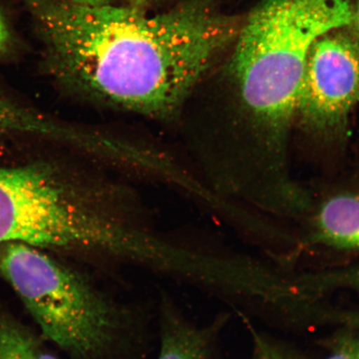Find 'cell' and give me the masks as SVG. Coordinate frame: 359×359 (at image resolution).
<instances>
[{
  "label": "cell",
  "mask_w": 359,
  "mask_h": 359,
  "mask_svg": "<svg viewBox=\"0 0 359 359\" xmlns=\"http://www.w3.org/2000/svg\"><path fill=\"white\" fill-rule=\"evenodd\" d=\"M55 73L83 95L152 118L178 114L241 27L208 0L138 8L27 0Z\"/></svg>",
  "instance_id": "obj_1"
},
{
  "label": "cell",
  "mask_w": 359,
  "mask_h": 359,
  "mask_svg": "<svg viewBox=\"0 0 359 359\" xmlns=\"http://www.w3.org/2000/svg\"><path fill=\"white\" fill-rule=\"evenodd\" d=\"M0 277L45 339L71 359H125L129 313L74 269L32 245H0Z\"/></svg>",
  "instance_id": "obj_2"
},
{
  "label": "cell",
  "mask_w": 359,
  "mask_h": 359,
  "mask_svg": "<svg viewBox=\"0 0 359 359\" xmlns=\"http://www.w3.org/2000/svg\"><path fill=\"white\" fill-rule=\"evenodd\" d=\"M122 234L118 222L47 167L0 168V245L109 254Z\"/></svg>",
  "instance_id": "obj_3"
},
{
  "label": "cell",
  "mask_w": 359,
  "mask_h": 359,
  "mask_svg": "<svg viewBox=\"0 0 359 359\" xmlns=\"http://www.w3.org/2000/svg\"><path fill=\"white\" fill-rule=\"evenodd\" d=\"M346 28L323 34L309 52L297 116L314 132L344 129L359 102V41Z\"/></svg>",
  "instance_id": "obj_4"
},
{
  "label": "cell",
  "mask_w": 359,
  "mask_h": 359,
  "mask_svg": "<svg viewBox=\"0 0 359 359\" xmlns=\"http://www.w3.org/2000/svg\"><path fill=\"white\" fill-rule=\"evenodd\" d=\"M212 335L209 329L193 325L173 308L165 305L157 359H215Z\"/></svg>",
  "instance_id": "obj_5"
},
{
  "label": "cell",
  "mask_w": 359,
  "mask_h": 359,
  "mask_svg": "<svg viewBox=\"0 0 359 359\" xmlns=\"http://www.w3.org/2000/svg\"><path fill=\"white\" fill-rule=\"evenodd\" d=\"M316 238L335 248L359 250V192L332 196L321 205Z\"/></svg>",
  "instance_id": "obj_6"
},
{
  "label": "cell",
  "mask_w": 359,
  "mask_h": 359,
  "mask_svg": "<svg viewBox=\"0 0 359 359\" xmlns=\"http://www.w3.org/2000/svg\"><path fill=\"white\" fill-rule=\"evenodd\" d=\"M12 133L65 135L39 116L0 98V137Z\"/></svg>",
  "instance_id": "obj_7"
},
{
  "label": "cell",
  "mask_w": 359,
  "mask_h": 359,
  "mask_svg": "<svg viewBox=\"0 0 359 359\" xmlns=\"http://www.w3.org/2000/svg\"><path fill=\"white\" fill-rule=\"evenodd\" d=\"M325 359H359V337L340 339Z\"/></svg>",
  "instance_id": "obj_8"
},
{
  "label": "cell",
  "mask_w": 359,
  "mask_h": 359,
  "mask_svg": "<svg viewBox=\"0 0 359 359\" xmlns=\"http://www.w3.org/2000/svg\"><path fill=\"white\" fill-rule=\"evenodd\" d=\"M254 359H290L266 344L259 341Z\"/></svg>",
  "instance_id": "obj_9"
},
{
  "label": "cell",
  "mask_w": 359,
  "mask_h": 359,
  "mask_svg": "<svg viewBox=\"0 0 359 359\" xmlns=\"http://www.w3.org/2000/svg\"><path fill=\"white\" fill-rule=\"evenodd\" d=\"M8 39H10V32H8L6 20L0 13V51L6 47Z\"/></svg>",
  "instance_id": "obj_10"
},
{
  "label": "cell",
  "mask_w": 359,
  "mask_h": 359,
  "mask_svg": "<svg viewBox=\"0 0 359 359\" xmlns=\"http://www.w3.org/2000/svg\"><path fill=\"white\" fill-rule=\"evenodd\" d=\"M69 1L74 4H82V6H102L112 4V1H114V0H69Z\"/></svg>",
  "instance_id": "obj_11"
},
{
  "label": "cell",
  "mask_w": 359,
  "mask_h": 359,
  "mask_svg": "<svg viewBox=\"0 0 359 359\" xmlns=\"http://www.w3.org/2000/svg\"><path fill=\"white\" fill-rule=\"evenodd\" d=\"M353 32L357 36L359 41V0L353 6V21L352 25Z\"/></svg>",
  "instance_id": "obj_12"
},
{
  "label": "cell",
  "mask_w": 359,
  "mask_h": 359,
  "mask_svg": "<svg viewBox=\"0 0 359 359\" xmlns=\"http://www.w3.org/2000/svg\"><path fill=\"white\" fill-rule=\"evenodd\" d=\"M151 1H154V0H130V2L132 4V7L138 8V10H140L142 7L145 6L146 4Z\"/></svg>",
  "instance_id": "obj_13"
}]
</instances>
